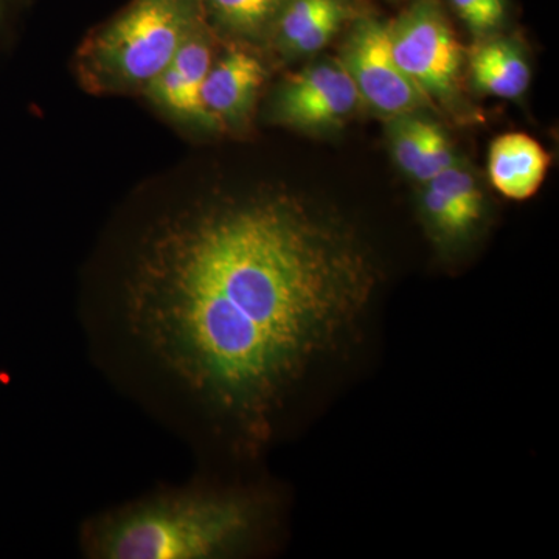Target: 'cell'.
<instances>
[{"mask_svg":"<svg viewBox=\"0 0 559 559\" xmlns=\"http://www.w3.org/2000/svg\"><path fill=\"white\" fill-rule=\"evenodd\" d=\"M377 285L352 231L304 201L219 198L146 231L116 319L168 388L259 444L297 382L358 325Z\"/></svg>","mask_w":559,"mask_h":559,"instance_id":"1","label":"cell"},{"mask_svg":"<svg viewBox=\"0 0 559 559\" xmlns=\"http://www.w3.org/2000/svg\"><path fill=\"white\" fill-rule=\"evenodd\" d=\"M360 98L344 66L323 62L294 76L280 92L278 119L304 130L334 127L347 119Z\"/></svg>","mask_w":559,"mask_h":559,"instance_id":"6","label":"cell"},{"mask_svg":"<svg viewBox=\"0 0 559 559\" xmlns=\"http://www.w3.org/2000/svg\"><path fill=\"white\" fill-rule=\"evenodd\" d=\"M264 76L259 58L245 50H231L213 62L201 94L212 128L245 120L255 105Z\"/></svg>","mask_w":559,"mask_h":559,"instance_id":"8","label":"cell"},{"mask_svg":"<svg viewBox=\"0 0 559 559\" xmlns=\"http://www.w3.org/2000/svg\"><path fill=\"white\" fill-rule=\"evenodd\" d=\"M426 183L440 190L477 229L484 218V194L473 173L454 164Z\"/></svg>","mask_w":559,"mask_h":559,"instance_id":"13","label":"cell"},{"mask_svg":"<svg viewBox=\"0 0 559 559\" xmlns=\"http://www.w3.org/2000/svg\"><path fill=\"white\" fill-rule=\"evenodd\" d=\"M460 20L476 33L495 31L506 17V0H451Z\"/></svg>","mask_w":559,"mask_h":559,"instance_id":"16","label":"cell"},{"mask_svg":"<svg viewBox=\"0 0 559 559\" xmlns=\"http://www.w3.org/2000/svg\"><path fill=\"white\" fill-rule=\"evenodd\" d=\"M201 22L200 0H132L84 44L81 69L98 90H145Z\"/></svg>","mask_w":559,"mask_h":559,"instance_id":"3","label":"cell"},{"mask_svg":"<svg viewBox=\"0 0 559 559\" xmlns=\"http://www.w3.org/2000/svg\"><path fill=\"white\" fill-rule=\"evenodd\" d=\"M389 35L400 68L429 100L454 98L462 47L437 0H417L389 25Z\"/></svg>","mask_w":559,"mask_h":559,"instance_id":"4","label":"cell"},{"mask_svg":"<svg viewBox=\"0 0 559 559\" xmlns=\"http://www.w3.org/2000/svg\"><path fill=\"white\" fill-rule=\"evenodd\" d=\"M212 64V38L205 22H201L180 44L170 64L143 91L154 105L175 119L202 128H212L201 95Z\"/></svg>","mask_w":559,"mask_h":559,"instance_id":"7","label":"cell"},{"mask_svg":"<svg viewBox=\"0 0 559 559\" xmlns=\"http://www.w3.org/2000/svg\"><path fill=\"white\" fill-rule=\"evenodd\" d=\"M263 510L242 491L165 489L91 518L81 551L97 559H212L240 554Z\"/></svg>","mask_w":559,"mask_h":559,"instance_id":"2","label":"cell"},{"mask_svg":"<svg viewBox=\"0 0 559 559\" xmlns=\"http://www.w3.org/2000/svg\"><path fill=\"white\" fill-rule=\"evenodd\" d=\"M360 100L389 117L406 116L428 105L429 98L406 75L393 55L389 25L364 20L349 35L342 61Z\"/></svg>","mask_w":559,"mask_h":559,"instance_id":"5","label":"cell"},{"mask_svg":"<svg viewBox=\"0 0 559 559\" xmlns=\"http://www.w3.org/2000/svg\"><path fill=\"white\" fill-rule=\"evenodd\" d=\"M549 167V153L538 140L522 132L500 135L489 148V179L509 200L532 198L543 186Z\"/></svg>","mask_w":559,"mask_h":559,"instance_id":"9","label":"cell"},{"mask_svg":"<svg viewBox=\"0 0 559 559\" xmlns=\"http://www.w3.org/2000/svg\"><path fill=\"white\" fill-rule=\"evenodd\" d=\"M216 24L234 35L257 38L274 27L288 0H200Z\"/></svg>","mask_w":559,"mask_h":559,"instance_id":"12","label":"cell"},{"mask_svg":"<svg viewBox=\"0 0 559 559\" xmlns=\"http://www.w3.org/2000/svg\"><path fill=\"white\" fill-rule=\"evenodd\" d=\"M22 0H0V35L5 31L7 24L13 16L14 11L20 9Z\"/></svg>","mask_w":559,"mask_h":559,"instance_id":"17","label":"cell"},{"mask_svg":"<svg viewBox=\"0 0 559 559\" xmlns=\"http://www.w3.org/2000/svg\"><path fill=\"white\" fill-rule=\"evenodd\" d=\"M469 68L476 86L495 97L518 98L527 91V61L509 40H489L477 46L471 51Z\"/></svg>","mask_w":559,"mask_h":559,"instance_id":"11","label":"cell"},{"mask_svg":"<svg viewBox=\"0 0 559 559\" xmlns=\"http://www.w3.org/2000/svg\"><path fill=\"white\" fill-rule=\"evenodd\" d=\"M395 119L392 128L393 156L396 164L412 176L425 146L430 121L418 119L412 114L395 117Z\"/></svg>","mask_w":559,"mask_h":559,"instance_id":"14","label":"cell"},{"mask_svg":"<svg viewBox=\"0 0 559 559\" xmlns=\"http://www.w3.org/2000/svg\"><path fill=\"white\" fill-rule=\"evenodd\" d=\"M345 17V0H288L274 27L286 50L314 53L336 36Z\"/></svg>","mask_w":559,"mask_h":559,"instance_id":"10","label":"cell"},{"mask_svg":"<svg viewBox=\"0 0 559 559\" xmlns=\"http://www.w3.org/2000/svg\"><path fill=\"white\" fill-rule=\"evenodd\" d=\"M454 164V150H452L450 139H448V135L444 134L439 124L430 121L425 146H423L417 167H415L412 176L419 180V182L426 183Z\"/></svg>","mask_w":559,"mask_h":559,"instance_id":"15","label":"cell"}]
</instances>
